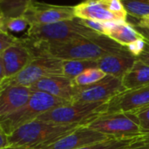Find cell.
<instances>
[{"mask_svg": "<svg viewBox=\"0 0 149 149\" xmlns=\"http://www.w3.org/2000/svg\"><path fill=\"white\" fill-rule=\"evenodd\" d=\"M140 121L141 133L143 135L149 134V106L134 112Z\"/></svg>", "mask_w": 149, "mask_h": 149, "instance_id": "obj_26", "label": "cell"}, {"mask_svg": "<svg viewBox=\"0 0 149 149\" xmlns=\"http://www.w3.org/2000/svg\"><path fill=\"white\" fill-rule=\"evenodd\" d=\"M107 102H69L40 115L37 120L86 126L107 112Z\"/></svg>", "mask_w": 149, "mask_h": 149, "instance_id": "obj_4", "label": "cell"}, {"mask_svg": "<svg viewBox=\"0 0 149 149\" xmlns=\"http://www.w3.org/2000/svg\"><path fill=\"white\" fill-rule=\"evenodd\" d=\"M45 43L47 54L62 61H98L109 54H122L127 51V47L103 34L64 43Z\"/></svg>", "mask_w": 149, "mask_h": 149, "instance_id": "obj_1", "label": "cell"}, {"mask_svg": "<svg viewBox=\"0 0 149 149\" xmlns=\"http://www.w3.org/2000/svg\"><path fill=\"white\" fill-rule=\"evenodd\" d=\"M76 18L100 22L127 21V12L120 0H85L74 5Z\"/></svg>", "mask_w": 149, "mask_h": 149, "instance_id": "obj_8", "label": "cell"}, {"mask_svg": "<svg viewBox=\"0 0 149 149\" xmlns=\"http://www.w3.org/2000/svg\"><path fill=\"white\" fill-rule=\"evenodd\" d=\"M30 24L24 15L19 17L5 18L0 15V30L7 31L9 32H21L26 28L28 29Z\"/></svg>", "mask_w": 149, "mask_h": 149, "instance_id": "obj_22", "label": "cell"}, {"mask_svg": "<svg viewBox=\"0 0 149 149\" xmlns=\"http://www.w3.org/2000/svg\"><path fill=\"white\" fill-rule=\"evenodd\" d=\"M147 45V40L144 38L139 39L135 41H134L133 43L129 44L128 46H127V51L135 58H138L144 51L145 47Z\"/></svg>", "mask_w": 149, "mask_h": 149, "instance_id": "obj_27", "label": "cell"}, {"mask_svg": "<svg viewBox=\"0 0 149 149\" xmlns=\"http://www.w3.org/2000/svg\"><path fill=\"white\" fill-rule=\"evenodd\" d=\"M132 24L134 26L149 30V15H147L140 19H134V23Z\"/></svg>", "mask_w": 149, "mask_h": 149, "instance_id": "obj_29", "label": "cell"}, {"mask_svg": "<svg viewBox=\"0 0 149 149\" xmlns=\"http://www.w3.org/2000/svg\"><path fill=\"white\" fill-rule=\"evenodd\" d=\"M20 41L21 38H17L7 31L0 30V53L14 45L20 43Z\"/></svg>", "mask_w": 149, "mask_h": 149, "instance_id": "obj_25", "label": "cell"}, {"mask_svg": "<svg viewBox=\"0 0 149 149\" xmlns=\"http://www.w3.org/2000/svg\"><path fill=\"white\" fill-rule=\"evenodd\" d=\"M113 139L86 126H79L71 133L44 149H79Z\"/></svg>", "mask_w": 149, "mask_h": 149, "instance_id": "obj_13", "label": "cell"}, {"mask_svg": "<svg viewBox=\"0 0 149 149\" xmlns=\"http://www.w3.org/2000/svg\"><path fill=\"white\" fill-rule=\"evenodd\" d=\"M107 104L106 113L135 112L144 109L149 106V85L127 90L113 97Z\"/></svg>", "mask_w": 149, "mask_h": 149, "instance_id": "obj_12", "label": "cell"}, {"mask_svg": "<svg viewBox=\"0 0 149 149\" xmlns=\"http://www.w3.org/2000/svg\"><path fill=\"white\" fill-rule=\"evenodd\" d=\"M136 29H137V31L143 36V38L146 40H148L149 41V30L148 29H144V28H140V27H137V26H134Z\"/></svg>", "mask_w": 149, "mask_h": 149, "instance_id": "obj_32", "label": "cell"}, {"mask_svg": "<svg viewBox=\"0 0 149 149\" xmlns=\"http://www.w3.org/2000/svg\"><path fill=\"white\" fill-rule=\"evenodd\" d=\"M82 1H85V0H82Z\"/></svg>", "mask_w": 149, "mask_h": 149, "instance_id": "obj_34", "label": "cell"}, {"mask_svg": "<svg viewBox=\"0 0 149 149\" xmlns=\"http://www.w3.org/2000/svg\"><path fill=\"white\" fill-rule=\"evenodd\" d=\"M127 12L134 19H140L149 15V0H120Z\"/></svg>", "mask_w": 149, "mask_h": 149, "instance_id": "obj_21", "label": "cell"}, {"mask_svg": "<svg viewBox=\"0 0 149 149\" xmlns=\"http://www.w3.org/2000/svg\"><path fill=\"white\" fill-rule=\"evenodd\" d=\"M61 75H63V61L50 54H45L35 58L16 76L0 82V88L8 85L31 87L45 77Z\"/></svg>", "mask_w": 149, "mask_h": 149, "instance_id": "obj_7", "label": "cell"}, {"mask_svg": "<svg viewBox=\"0 0 149 149\" xmlns=\"http://www.w3.org/2000/svg\"><path fill=\"white\" fill-rule=\"evenodd\" d=\"M37 0H0V15L5 18L19 17Z\"/></svg>", "mask_w": 149, "mask_h": 149, "instance_id": "obj_19", "label": "cell"}, {"mask_svg": "<svg viewBox=\"0 0 149 149\" xmlns=\"http://www.w3.org/2000/svg\"><path fill=\"white\" fill-rule=\"evenodd\" d=\"M79 127L76 125H62L34 120L26 124L10 135V146L31 149H44Z\"/></svg>", "mask_w": 149, "mask_h": 149, "instance_id": "obj_2", "label": "cell"}, {"mask_svg": "<svg viewBox=\"0 0 149 149\" xmlns=\"http://www.w3.org/2000/svg\"><path fill=\"white\" fill-rule=\"evenodd\" d=\"M105 35L125 47L134 41L143 38L134 25L128 21L108 22Z\"/></svg>", "mask_w": 149, "mask_h": 149, "instance_id": "obj_17", "label": "cell"}, {"mask_svg": "<svg viewBox=\"0 0 149 149\" xmlns=\"http://www.w3.org/2000/svg\"><path fill=\"white\" fill-rule=\"evenodd\" d=\"M107 76L106 73H104L101 69L99 68H88L85 70L82 74H80L79 76H77L73 80V83L76 86H88L93 83H96L102 80Z\"/></svg>", "mask_w": 149, "mask_h": 149, "instance_id": "obj_23", "label": "cell"}, {"mask_svg": "<svg viewBox=\"0 0 149 149\" xmlns=\"http://www.w3.org/2000/svg\"><path fill=\"white\" fill-rule=\"evenodd\" d=\"M67 103L69 102L50 94L33 91L29 102L21 109L6 117L0 118V130L9 136L21 126L36 120L45 112Z\"/></svg>", "mask_w": 149, "mask_h": 149, "instance_id": "obj_5", "label": "cell"}, {"mask_svg": "<svg viewBox=\"0 0 149 149\" xmlns=\"http://www.w3.org/2000/svg\"><path fill=\"white\" fill-rule=\"evenodd\" d=\"M122 83L126 90H134L149 85V66L137 59L133 68L123 76Z\"/></svg>", "mask_w": 149, "mask_h": 149, "instance_id": "obj_18", "label": "cell"}, {"mask_svg": "<svg viewBox=\"0 0 149 149\" xmlns=\"http://www.w3.org/2000/svg\"><path fill=\"white\" fill-rule=\"evenodd\" d=\"M33 91L30 87L8 85L0 88V118L6 117L25 105Z\"/></svg>", "mask_w": 149, "mask_h": 149, "instance_id": "obj_15", "label": "cell"}, {"mask_svg": "<svg viewBox=\"0 0 149 149\" xmlns=\"http://www.w3.org/2000/svg\"><path fill=\"white\" fill-rule=\"evenodd\" d=\"M125 90H127L123 86L121 78L107 75L96 83L82 87L76 86L72 102H108Z\"/></svg>", "mask_w": 149, "mask_h": 149, "instance_id": "obj_9", "label": "cell"}, {"mask_svg": "<svg viewBox=\"0 0 149 149\" xmlns=\"http://www.w3.org/2000/svg\"><path fill=\"white\" fill-rule=\"evenodd\" d=\"M127 149H149V134L140 136Z\"/></svg>", "mask_w": 149, "mask_h": 149, "instance_id": "obj_28", "label": "cell"}, {"mask_svg": "<svg viewBox=\"0 0 149 149\" xmlns=\"http://www.w3.org/2000/svg\"><path fill=\"white\" fill-rule=\"evenodd\" d=\"M4 149H31V148H23V147H16V146H10L8 148Z\"/></svg>", "mask_w": 149, "mask_h": 149, "instance_id": "obj_33", "label": "cell"}, {"mask_svg": "<svg viewBox=\"0 0 149 149\" xmlns=\"http://www.w3.org/2000/svg\"><path fill=\"white\" fill-rule=\"evenodd\" d=\"M24 16L30 25H49L76 18L74 6L52 4L35 1L26 10Z\"/></svg>", "mask_w": 149, "mask_h": 149, "instance_id": "obj_10", "label": "cell"}, {"mask_svg": "<svg viewBox=\"0 0 149 149\" xmlns=\"http://www.w3.org/2000/svg\"><path fill=\"white\" fill-rule=\"evenodd\" d=\"M9 136L2 130H0V149H4L10 147Z\"/></svg>", "mask_w": 149, "mask_h": 149, "instance_id": "obj_30", "label": "cell"}, {"mask_svg": "<svg viewBox=\"0 0 149 149\" xmlns=\"http://www.w3.org/2000/svg\"><path fill=\"white\" fill-rule=\"evenodd\" d=\"M139 137L131 139H109L79 149H127Z\"/></svg>", "mask_w": 149, "mask_h": 149, "instance_id": "obj_24", "label": "cell"}, {"mask_svg": "<svg viewBox=\"0 0 149 149\" xmlns=\"http://www.w3.org/2000/svg\"><path fill=\"white\" fill-rule=\"evenodd\" d=\"M30 88L32 91L45 92L67 102H72L76 86L73 80L61 75L45 77Z\"/></svg>", "mask_w": 149, "mask_h": 149, "instance_id": "obj_14", "label": "cell"}, {"mask_svg": "<svg viewBox=\"0 0 149 149\" xmlns=\"http://www.w3.org/2000/svg\"><path fill=\"white\" fill-rule=\"evenodd\" d=\"M93 68H98V61H63V75L72 80H74L85 70Z\"/></svg>", "mask_w": 149, "mask_h": 149, "instance_id": "obj_20", "label": "cell"}, {"mask_svg": "<svg viewBox=\"0 0 149 149\" xmlns=\"http://www.w3.org/2000/svg\"><path fill=\"white\" fill-rule=\"evenodd\" d=\"M86 126L113 139H131L143 135L134 112L106 113Z\"/></svg>", "mask_w": 149, "mask_h": 149, "instance_id": "obj_6", "label": "cell"}, {"mask_svg": "<svg viewBox=\"0 0 149 149\" xmlns=\"http://www.w3.org/2000/svg\"><path fill=\"white\" fill-rule=\"evenodd\" d=\"M100 33L88 28L79 18L60 21L49 25H30L24 37L48 43H64L83 38H93Z\"/></svg>", "mask_w": 149, "mask_h": 149, "instance_id": "obj_3", "label": "cell"}, {"mask_svg": "<svg viewBox=\"0 0 149 149\" xmlns=\"http://www.w3.org/2000/svg\"><path fill=\"white\" fill-rule=\"evenodd\" d=\"M137 59L141 60V61H143L144 63L148 64L149 66V41L147 40V45H146V47H145L143 53Z\"/></svg>", "mask_w": 149, "mask_h": 149, "instance_id": "obj_31", "label": "cell"}, {"mask_svg": "<svg viewBox=\"0 0 149 149\" xmlns=\"http://www.w3.org/2000/svg\"><path fill=\"white\" fill-rule=\"evenodd\" d=\"M35 57L23 44L14 45L0 53V82L12 77L25 68Z\"/></svg>", "mask_w": 149, "mask_h": 149, "instance_id": "obj_11", "label": "cell"}, {"mask_svg": "<svg viewBox=\"0 0 149 149\" xmlns=\"http://www.w3.org/2000/svg\"><path fill=\"white\" fill-rule=\"evenodd\" d=\"M136 60L137 58L128 51L122 54H109L98 60V68L107 75L122 79L133 68Z\"/></svg>", "mask_w": 149, "mask_h": 149, "instance_id": "obj_16", "label": "cell"}]
</instances>
